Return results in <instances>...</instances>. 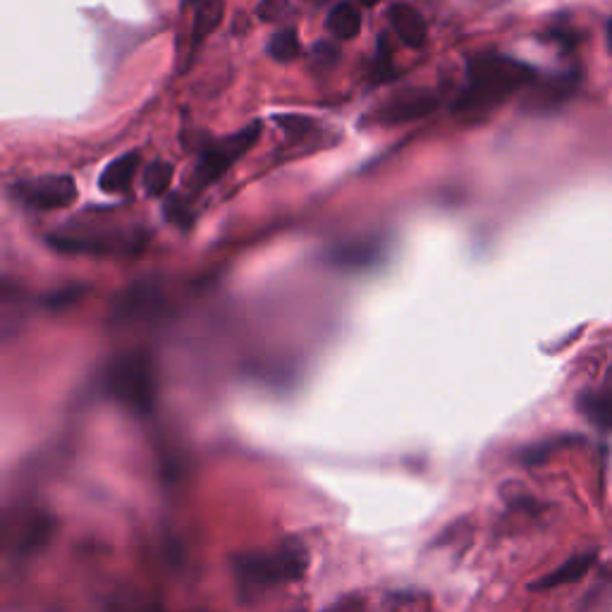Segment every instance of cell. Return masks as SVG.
Segmentation results:
<instances>
[{
    "label": "cell",
    "instance_id": "4fadbf2b",
    "mask_svg": "<svg viewBox=\"0 0 612 612\" xmlns=\"http://www.w3.org/2000/svg\"><path fill=\"white\" fill-rule=\"evenodd\" d=\"M326 24L338 39H354L361 29V12L352 3H340L328 12Z\"/></svg>",
    "mask_w": 612,
    "mask_h": 612
},
{
    "label": "cell",
    "instance_id": "ac0fdd59",
    "mask_svg": "<svg viewBox=\"0 0 612 612\" xmlns=\"http://www.w3.org/2000/svg\"><path fill=\"white\" fill-rule=\"evenodd\" d=\"M381 51H378V60H376V72H378V79H388L390 77V67H393V63H390V51H388V44H385V39L381 41Z\"/></svg>",
    "mask_w": 612,
    "mask_h": 612
},
{
    "label": "cell",
    "instance_id": "ba28073f",
    "mask_svg": "<svg viewBox=\"0 0 612 612\" xmlns=\"http://www.w3.org/2000/svg\"><path fill=\"white\" fill-rule=\"evenodd\" d=\"M596 565V550H586V553L574 555L569 558L565 565H560L558 569L546 574L541 581L531 584L534 591H550V589H560V586L567 584H577L579 579H584L589 574V569Z\"/></svg>",
    "mask_w": 612,
    "mask_h": 612
},
{
    "label": "cell",
    "instance_id": "2e32d148",
    "mask_svg": "<svg viewBox=\"0 0 612 612\" xmlns=\"http://www.w3.org/2000/svg\"><path fill=\"white\" fill-rule=\"evenodd\" d=\"M287 10V0H261L259 5V17L261 20H280Z\"/></svg>",
    "mask_w": 612,
    "mask_h": 612
},
{
    "label": "cell",
    "instance_id": "7c38bea8",
    "mask_svg": "<svg viewBox=\"0 0 612 612\" xmlns=\"http://www.w3.org/2000/svg\"><path fill=\"white\" fill-rule=\"evenodd\" d=\"M579 412L591 424L612 431V393H584L579 397Z\"/></svg>",
    "mask_w": 612,
    "mask_h": 612
},
{
    "label": "cell",
    "instance_id": "5bb4252c",
    "mask_svg": "<svg viewBox=\"0 0 612 612\" xmlns=\"http://www.w3.org/2000/svg\"><path fill=\"white\" fill-rule=\"evenodd\" d=\"M268 53H271V58L278 60V63H292L299 55V36L295 29L287 27L275 32L271 41H268Z\"/></svg>",
    "mask_w": 612,
    "mask_h": 612
},
{
    "label": "cell",
    "instance_id": "52a82bcc",
    "mask_svg": "<svg viewBox=\"0 0 612 612\" xmlns=\"http://www.w3.org/2000/svg\"><path fill=\"white\" fill-rule=\"evenodd\" d=\"M388 17H390V24H393L397 36L402 39V44L409 48H421L426 44V36H428L426 20L419 10L412 8V5L395 3L393 8H390Z\"/></svg>",
    "mask_w": 612,
    "mask_h": 612
},
{
    "label": "cell",
    "instance_id": "8992f818",
    "mask_svg": "<svg viewBox=\"0 0 612 612\" xmlns=\"http://www.w3.org/2000/svg\"><path fill=\"white\" fill-rule=\"evenodd\" d=\"M438 96L428 89H416V91H405V94L395 96L393 101L385 103L381 110V120L388 125H400V122L419 120L431 115L438 108Z\"/></svg>",
    "mask_w": 612,
    "mask_h": 612
},
{
    "label": "cell",
    "instance_id": "e0dca14e",
    "mask_svg": "<svg viewBox=\"0 0 612 612\" xmlns=\"http://www.w3.org/2000/svg\"><path fill=\"white\" fill-rule=\"evenodd\" d=\"M278 122H283L280 127H283V130H287L290 134H309L316 125L314 120L299 118V115H287V118H278Z\"/></svg>",
    "mask_w": 612,
    "mask_h": 612
},
{
    "label": "cell",
    "instance_id": "d6986e66",
    "mask_svg": "<svg viewBox=\"0 0 612 612\" xmlns=\"http://www.w3.org/2000/svg\"><path fill=\"white\" fill-rule=\"evenodd\" d=\"M311 55H314V58H321V67H328V65L338 63V58H340V53L335 51V48L330 46V44H318Z\"/></svg>",
    "mask_w": 612,
    "mask_h": 612
},
{
    "label": "cell",
    "instance_id": "44dd1931",
    "mask_svg": "<svg viewBox=\"0 0 612 612\" xmlns=\"http://www.w3.org/2000/svg\"><path fill=\"white\" fill-rule=\"evenodd\" d=\"M361 5H364V8H373V5H378L381 3V0H359Z\"/></svg>",
    "mask_w": 612,
    "mask_h": 612
},
{
    "label": "cell",
    "instance_id": "9a60e30c",
    "mask_svg": "<svg viewBox=\"0 0 612 612\" xmlns=\"http://www.w3.org/2000/svg\"><path fill=\"white\" fill-rule=\"evenodd\" d=\"M175 168L165 161H156L146 168L144 173V189L149 197H161V194L168 192L170 182H173Z\"/></svg>",
    "mask_w": 612,
    "mask_h": 612
},
{
    "label": "cell",
    "instance_id": "ffe728a7",
    "mask_svg": "<svg viewBox=\"0 0 612 612\" xmlns=\"http://www.w3.org/2000/svg\"><path fill=\"white\" fill-rule=\"evenodd\" d=\"M605 39H608V48H610V53H612V20L608 22V27H605Z\"/></svg>",
    "mask_w": 612,
    "mask_h": 612
},
{
    "label": "cell",
    "instance_id": "9c48e42d",
    "mask_svg": "<svg viewBox=\"0 0 612 612\" xmlns=\"http://www.w3.org/2000/svg\"><path fill=\"white\" fill-rule=\"evenodd\" d=\"M139 161L142 156L139 153H125V156L115 158L106 165V170L101 173L99 185L106 194H125L132 187L134 173H137Z\"/></svg>",
    "mask_w": 612,
    "mask_h": 612
},
{
    "label": "cell",
    "instance_id": "277c9868",
    "mask_svg": "<svg viewBox=\"0 0 612 612\" xmlns=\"http://www.w3.org/2000/svg\"><path fill=\"white\" fill-rule=\"evenodd\" d=\"M259 134H261V125L259 122H254V125L247 127V130L232 134V137H225L223 142L208 144L204 153L199 156L197 173H194V182H197V187L211 185V182H216L218 177H223L225 173H228V170L232 168V163H235L237 158H242L244 153H247L256 144Z\"/></svg>",
    "mask_w": 612,
    "mask_h": 612
},
{
    "label": "cell",
    "instance_id": "3957f363",
    "mask_svg": "<svg viewBox=\"0 0 612 612\" xmlns=\"http://www.w3.org/2000/svg\"><path fill=\"white\" fill-rule=\"evenodd\" d=\"M103 385L106 393L132 414L146 416L156 405V371L151 359L142 352L115 359L108 366Z\"/></svg>",
    "mask_w": 612,
    "mask_h": 612
},
{
    "label": "cell",
    "instance_id": "7402d4cb",
    "mask_svg": "<svg viewBox=\"0 0 612 612\" xmlns=\"http://www.w3.org/2000/svg\"><path fill=\"white\" fill-rule=\"evenodd\" d=\"M185 3H199V0H185Z\"/></svg>",
    "mask_w": 612,
    "mask_h": 612
},
{
    "label": "cell",
    "instance_id": "6da1fadb",
    "mask_svg": "<svg viewBox=\"0 0 612 612\" xmlns=\"http://www.w3.org/2000/svg\"><path fill=\"white\" fill-rule=\"evenodd\" d=\"M534 79L536 70L522 60L503 53H481L469 60L467 87L457 96L452 110L469 113V110L493 108Z\"/></svg>",
    "mask_w": 612,
    "mask_h": 612
},
{
    "label": "cell",
    "instance_id": "5b68a950",
    "mask_svg": "<svg viewBox=\"0 0 612 612\" xmlns=\"http://www.w3.org/2000/svg\"><path fill=\"white\" fill-rule=\"evenodd\" d=\"M12 194L24 206L39 208V211H53V208L70 206L77 199V185L67 175H46L36 177V180L15 182Z\"/></svg>",
    "mask_w": 612,
    "mask_h": 612
},
{
    "label": "cell",
    "instance_id": "7a4b0ae2",
    "mask_svg": "<svg viewBox=\"0 0 612 612\" xmlns=\"http://www.w3.org/2000/svg\"><path fill=\"white\" fill-rule=\"evenodd\" d=\"M306 565H309L306 548L290 538L271 550H249V553L235 555L230 567L237 591L244 598H254L275 586L299 581L304 577Z\"/></svg>",
    "mask_w": 612,
    "mask_h": 612
},
{
    "label": "cell",
    "instance_id": "8fae6325",
    "mask_svg": "<svg viewBox=\"0 0 612 612\" xmlns=\"http://www.w3.org/2000/svg\"><path fill=\"white\" fill-rule=\"evenodd\" d=\"M378 247L371 242H357V244H342V247L330 252V261L338 263L342 268H364L378 261Z\"/></svg>",
    "mask_w": 612,
    "mask_h": 612
},
{
    "label": "cell",
    "instance_id": "30bf717a",
    "mask_svg": "<svg viewBox=\"0 0 612 612\" xmlns=\"http://www.w3.org/2000/svg\"><path fill=\"white\" fill-rule=\"evenodd\" d=\"M225 17V0H201L197 12H194V29L192 41L199 46L206 36H211L218 29V24Z\"/></svg>",
    "mask_w": 612,
    "mask_h": 612
}]
</instances>
